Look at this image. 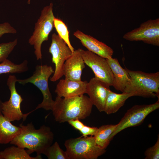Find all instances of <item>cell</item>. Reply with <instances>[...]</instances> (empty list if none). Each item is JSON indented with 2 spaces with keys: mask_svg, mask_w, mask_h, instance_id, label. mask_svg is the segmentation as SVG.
Masks as SVG:
<instances>
[{
  "mask_svg": "<svg viewBox=\"0 0 159 159\" xmlns=\"http://www.w3.org/2000/svg\"><path fill=\"white\" fill-rule=\"evenodd\" d=\"M106 60L113 75L112 86L116 90L124 92L131 80L128 72L121 66L117 58L111 57Z\"/></svg>",
  "mask_w": 159,
  "mask_h": 159,
  "instance_id": "16",
  "label": "cell"
},
{
  "mask_svg": "<svg viewBox=\"0 0 159 159\" xmlns=\"http://www.w3.org/2000/svg\"><path fill=\"white\" fill-rule=\"evenodd\" d=\"M130 81L124 92L131 93L134 96L144 97H157L159 99V72L146 73L125 68Z\"/></svg>",
  "mask_w": 159,
  "mask_h": 159,
  "instance_id": "3",
  "label": "cell"
},
{
  "mask_svg": "<svg viewBox=\"0 0 159 159\" xmlns=\"http://www.w3.org/2000/svg\"><path fill=\"white\" fill-rule=\"evenodd\" d=\"M82 49L74 50L65 61L63 67L65 78L73 81L81 80L85 62L81 54Z\"/></svg>",
  "mask_w": 159,
  "mask_h": 159,
  "instance_id": "14",
  "label": "cell"
},
{
  "mask_svg": "<svg viewBox=\"0 0 159 159\" xmlns=\"http://www.w3.org/2000/svg\"><path fill=\"white\" fill-rule=\"evenodd\" d=\"M73 35L88 50L106 59L112 57L113 50L104 43L79 30L74 32Z\"/></svg>",
  "mask_w": 159,
  "mask_h": 159,
  "instance_id": "13",
  "label": "cell"
},
{
  "mask_svg": "<svg viewBox=\"0 0 159 159\" xmlns=\"http://www.w3.org/2000/svg\"><path fill=\"white\" fill-rule=\"evenodd\" d=\"M97 128V127H90L85 125L80 131L82 134V137H86L88 135L94 136Z\"/></svg>",
  "mask_w": 159,
  "mask_h": 159,
  "instance_id": "27",
  "label": "cell"
},
{
  "mask_svg": "<svg viewBox=\"0 0 159 159\" xmlns=\"http://www.w3.org/2000/svg\"><path fill=\"white\" fill-rule=\"evenodd\" d=\"M53 4L51 3L44 7L35 24L34 31L29 39V44L33 46L34 53L37 60L41 59V47L42 43L47 41L49 35L54 27Z\"/></svg>",
  "mask_w": 159,
  "mask_h": 159,
  "instance_id": "4",
  "label": "cell"
},
{
  "mask_svg": "<svg viewBox=\"0 0 159 159\" xmlns=\"http://www.w3.org/2000/svg\"><path fill=\"white\" fill-rule=\"evenodd\" d=\"M116 126L117 124H108L98 128L94 135L96 144L101 148L106 149L111 141L110 136Z\"/></svg>",
  "mask_w": 159,
  "mask_h": 159,
  "instance_id": "19",
  "label": "cell"
},
{
  "mask_svg": "<svg viewBox=\"0 0 159 159\" xmlns=\"http://www.w3.org/2000/svg\"><path fill=\"white\" fill-rule=\"evenodd\" d=\"M159 108V99L155 103L149 105H136L128 109L110 136V140L124 129L138 126L150 113Z\"/></svg>",
  "mask_w": 159,
  "mask_h": 159,
  "instance_id": "7",
  "label": "cell"
},
{
  "mask_svg": "<svg viewBox=\"0 0 159 159\" xmlns=\"http://www.w3.org/2000/svg\"><path fill=\"white\" fill-rule=\"evenodd\" d=\"M123 38L130 41H142L159 46V18L150 19L143 22L139 27L125 34Z\"/></svg>",
  "mask_w": 159,
  "mask_h": 159,
  "instance_id": "10",
  "label": "cell"
},
{
  "mask_svg": "<svg viewBox=\"0 0 159 159\" xmlns=\"http://www.w3.org/2000/svg\"><path fill=\"white\" fill-rule=\"evenodd\" d=\"M52 42L49 49L52 55V62L55 64V69L50 80L54 82L63 75V67L66 60L72 52L64 41L55 33L52 36Z\"/></svg>",
  "mask_w": 159,
  "mask_h": 159,
  "instance_id": "9",
  "label": "cell"
},
{
  "mask_svg": "<svg viewBox=\"0 0 159 159\" xmlns=\"http://www.w3.org/2000/svg\"><path fill=\"white\" fill-rule=\"evenodd\" d=\"M20 127L13 125L0 112V144L10 143L21 132Z\"/></svg>",
  "mask_w": 159,
  "mask_h": 159,
  "instance_id": "17",
  "label": "cell"
},
{
  "mask_svg": "<svg viewBox=\"0 0 159 159\" xmlns=\"http://www.w3.org/2000/svg\"><path fill=\"white\" fill-rule=\"evenodd\" d=\"M93 105L89 97L84 95L69 98L57 96L52 111L56 121L63 123L87 118L90 115Z\"/></svg>",
  "mask_w": 159,
  "mask_h": 159,
  "instance_id": "2",
  "label": "cell"
},
{
  "mask_svg": "<svg viewBox=\"0 0 159 159\" xmlns=\"http://www.w3.org/2000/svg\"><path fill=\"white\" fill-rule=\"evenodd\" d=\"M110 86L95 77L91 78L87 85L86 93L93 105L100 112L104 111L106 100Z\"/></svg>",
  "mask_w": 159,
  "mask_h": 159,
  "instance_id": "12",
  "label": "cell"
},
{
  "mask_svg": "<svg viewBox=\"0 0 159 159\" xmlns=\"http://www.w3.org/2000/svg\"><path fill=\"white\" fill-rule=\"evenodd\" d=\"M28 61L25 60L22 62L16 64L7 59L0 63V75L3 74L21 73L28 70Z\"/></svg>",
  "mask_w": 159,
  "mask_h": 159,
  "instance_id": "21",
  "label": "cell"
},
{
  "mask_svg": "<svg viewBox=\"0 0 159 159\" xmlns=\"http://www.w3.org/2000/svg\"><path fill=\"white\" fill-rule=\"evenodd\" d=\"M132 96L133 95L132 93L118 94L110 90L106 100L104 112L107 115L116 113L123 106L126 100Z\"/></svg>",
  "mask_w": 159,
  "mask_h": 159,
  "instance_id": "18",
  "label": "cell"
},
{
  "mask_svg": "<svg viewBox=\"0 0 159 159\" xmlns=\"http://www.w3.org/2000/svg\"><path fill=\"white\" fill-rule=\"evenodd\" d=\"M21 133L10 143L19 147L27 149L29 155L35 152L37 155L44 154L52 144L54 135L50 128L44 125L36 129L32 122L19 126Z\"/></svg>",
  "mask_w": 159,
  "mask_h": 159,
  "instance_id": "1",
  "label": "cell"
},
{
  "mask_svg": "<svg viewBox=\"0 0 159 159\" xmlns=\"http://www.w3.org/2000/svg\"><path fill=\"white\" fill-rule=\"evenodd\" d=\"M52 67L47 64L37 65L33 75L24 79H17V82L22 85L31 83L36 86L41 91L43 96L42 102L38 105L35 109L31 112L40 108L48 111L51 110L54 102L49 90L48 80L50 76L54 73Z\"/></svg>",
  "mask_w": 159,
  "mask_h": 159,
  "instance_id": "6",
  "label": "cell"
},
{
  "mask_svg": "<svg viewBox=\"0 0 159 159\" xmlns=\"http://www.w3.org/2000/svg\"><path fill=\"white\" fill-rule=\"evenodd\" d=\"M145 159H159V136L158 135L157 140L153 146L148 148L145 152Z\"/></svg>",
  "mask_w": 159,
  "mask_h": 159,
  "instance_id": "25",
  "label": "cell"
},
{
  "mask_svg": "<svg viewBox=\"0 0 159 159\" xmlns=\"http://www.w3.org/2000/svg\"><path fill=\"white\" fill-rule=\"evenodd\" d=\"M31 0H28L27 4H30Z\"/></svg>",
  "mask_w": 159,
  "mask_h": 159,
  "instance_id": "30",
  "label": "cell"
},
{
  "mask_svg": "<svg viewBox=\"0 0 159 159\" xmlns=\"http://www.w3.org/2000/svg\"><path fill=\"white\" fill-rule=\"evenodd\" d=\"M18 43V39L7 43L0 44V63L7 59Z\"/></svg>",
  "mask_w": 159,
  "mask_h": 159,
  "instance_id": "24",
  "label": "cell"
},
{
  "mask_svg": "<svg viewBox=\"0 0 159 159\" xmlns=\"http://www.w3.org/2000/svg\"><path fill=\"white\" fill-rule=\"evenodd\" d=\"M17 79L14 75H10L7 80V85L10 90L9 100L3 102L1 112L4 116L10 121H19L23 119L24 121L29 115L23 114L21 109V104L23 99L17 92L15 84Z\"/></svg>",
  "mask_w": 159,
  "mask_h": 159,
  "instance_id": "8",
  "label": "cell"
},
{
  "mask_svg": "<svg viewBox=\"0 0 159 159\" xmlns=\"http://www.w3.org/2000/svg\"><path fill=\"white\" fill-rule=\"evenodd\" d=\"M3 102L1 101L0 97V112H1L2 106Z\"/></svg>",
  "mask_w": 159,
  "mask_h": 159,
  "instance_id": "29",
  "label": "cell"
},
{
  "mask_svg": "<svg viewBox=\"0 0 159 159\" xmlns=\"http://www.w3.org/2000/svg\"><path fill=\"white\" fill-rule=\"evenodd\" d=\"M54 25L58 36L64 41L72 51L73 52L74 49L70 43L69 31L66 25L61 20L55 17L54 19Z\"/></svg>",
  "mask_w": 159,
  "mask_h": 159,
  "instance_id": "22",
  "label": "cell"
},
{
  "mask_svg": "<svg viewBox=\"0 0 159 159\" xmlns=\"http://www.w3.org/2000/svg\"><path fill=\"white\" fill-rule=\"evenodd\" d=\"M68 123L74 128L75 129L80 131L83 127L85 125L79 120L76 119L71 120L68 122Z\"/></svg>",
  "mask_w": 159,
  "mask_h": 159,
  "instance_id": "28",
  "label": "cell"
},
{
  "mask_svg": "<svg viewBox=\"0 0 159 159\" xmlns=\"http://www.w3.org/2000/svg\"><path fill=\"white\" fill-rule=\"evenodd\" d=\"M49 159H69L66 151L63 150L57 142L52 144L44 154Z\"/></svg>",
  "mask_w": 159,
  "mask_h": 159,
  "instance_id": "23",
  "label": "cell"
},
{
  "mask_svg": "<svg viewBox=\"0 0 159 159\" xmlns=\"http://www.w3.org/2000/svg\"><path fill=\"white\" fill-rule=\"evenodd\" d=\"M2 159H41L40 155L35 157L30 156L24 148L12 146L0 152Z\"/></svg>",
  "mask_w": 159,
  "mask_h": 159,
  "instance_id": "20",
  "label": "cell"
},
{
  "mask_svg": "<svg viewBox=\"0 0 159 159\" xmlns=\"http://www.w3.org/2000/svg\"><path fill=\"white\" fill-rule=\"evenodd\" d=\"M64 145L69 159H97L106 152L96 144L94 136L69 139Z\"/></svg>",
  "mask_w": 159,
  "mask_h": 159,
  "instance_id": "5",
  "label": "cell"
},
{
  "mask_svg": "<svg viewBox=\"0 0 159 159\" xmlns=\"http://www.w3.org/2000/svg\"><path fill=\"white\" fill-rule=\"evenodd\" d=\"M0 159H2L1 156L0 154Z\"/></svg>",
  "mask_w": 159,
  "mask_h": 159,
  "instance_id": "31",
  "label": "cell"
},
{
  "mask_svg": "<svg viewBox=\"0 0 159 159\" xmlns=\"http://www.w3.org/2000/svg\"><path fill=\"white\" fill-rule=\"evenodd\" d=\"M88 82L86 81H73L66 78L60 80L54 92L59 97L69 98L80 96L86 93Z\"/></svg>",
  "mask_w": 159,
  "mask_h": 159,
  "instance_id": "15",
  "label": "cell"
},
{
  "mask_svg": "<svg viewBox=\"0 0 159 159\" xmlns=\"http://www.w3.org/2000/svg\"><path fill=\"white\" fill-rule=\"evenodd\" d=\"M81 54L85 63L93 71L95 77L109 86H112L113 75L106 59L82 49Z\"/></svg>",
  "mask_w": 159,
  "mask_h": 159,
  "instance_id": "11",
  "label": "cell"
},
{
  "mask_svg": "<svg viewBox=\"0 0 159 159\" xmlns=\"http://www.w3.org/2000/svg\"><path fill=\"white\" fill-rule=\"evenodd\" d=\"M17 33L16 29L8 22L0 23V38L6 33L15 34Z\"/></svg>",
  "mask_w": 159,
  "mask_h": 159,
  "instance_id": "26",
  "label": "cell"
}]
</instances>
